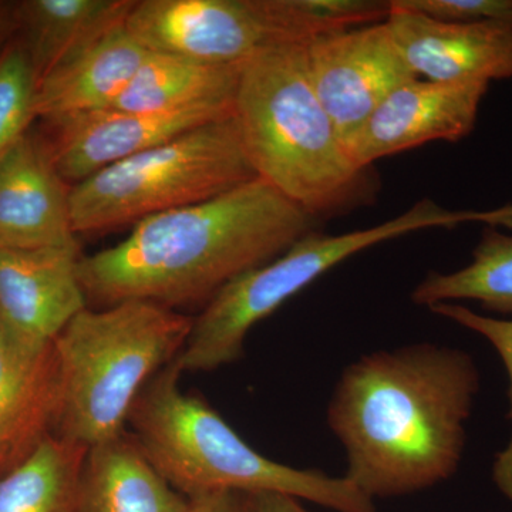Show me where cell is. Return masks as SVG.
I'll return each instance as SVG.
<instances>
[{"mask_svg":"<svg viewBox=\"0 0 512 512\" xmlns=\"http://www.w3.org/2000/svg\"><path fill=\"white\" fill-rule=\"evenodd\" d=\"M480 372L464 350L407 346L350 363L328 407L348 456L346 478L366 497H404L457 473Z\"/></svg>","mask_w":512,"mask_h":512,"instance_id":"obj_1","label":"cell"},{"mask_svg":"<svg viewBox=\"0 0 512 512\" xmlns=\"http://www.w3.org/2000/svg\"><path fill=\"white\" fill-rule=\"evenodd\" d=\"M319 220L262 178L133 225L116 247L82 256L87 301L204 306L232 279L274 261Z\"/></svg>","mask_w":512,"mask_h":512,"instance_id":"obj_2","label":"cell"},{"mask_svg":"<svg viewBox=\"0 0 512 512\" xmlns=\"http://www.w3.org/2000/svg\"><path fill=\"white\" fill-rule=\"evenodd\" d=\"M305 45L266 50L242 63L234 119L256 177L316 220L376 200L375 167L353 161L313 90Z\"/></svg>","mask_w":512,"mask_h":512,"instance_id":"obj_3","label":"cell"},{"mask_svg":"<svg viewBox=\"0 0 512 512\" xmlns=\"http://www.w3.org/2000/svg\"><path fill=\"white\" fill-rule=\"evenodd\" d=\"M174 360L140 393L127 426L148 461L185 498L279 493L336 512H379L346 477L299 470L262 456L200 396L181 389Z\"/></svg>","mask_w":512,"mask_h":512,"instance_id":"obj_4","label":"cell"},{"mask_svg":"<svg viewBox=\"0 0 512 512\" xmlns=\"http://www.w3.org/2000/svg\"><path fill=\"white\" fill-rule=\"evenodd\" d=\"M192 322L147 301L80 312L55 340L62 377L56 436L87 448L121 436L144 387L180 355Z\"/></svg>","mask_w":512,"mask_h":512,"instance_id":"obj_5","label":"cell"},{"mask_svg":"<svg viewBox=\"0 0 512 512\" xmlns=\"http://www.w3.org/2000/svg\"><path fill=\"white\" fill-rule=\"evenodd\" d=\"M466 212L447 210L424 198L375 227L345 234L313 231L268 264L232 279L194 318L190 336L174 360L181 373L212 372L244 352L249 330L278 311L292 296L346 259L392 239L434 228H456Z\"/></svg>","mask_w":512,"mask_h":512,"instance_id":"obj_6","label":"cell"},{"mask_svg":"<svg viewBox=\"0 0 512 512\" xmlns=\"http://www.w3.org/2000/svg\"><path fill=\"white\" fill-rule=\"evenodd\" d=\"M382 12L375 0H136L126 28L148 52L242 64L275 47L376 23Z\"/></svg>","mask_w":512,"mask_h":512,"instance_id":"obj_7","label":"cell"},{"mask_svg":"<svg viewBox=\"0 0 512 512\" xmlns=\"http://www.w3.org/2000/svg\"><path fill=\"white\" fill-rule=\"evenodd\" d=\"M234 114L70 187L74 232H103L212 200L255 180Z\"/></svg>","mask_w":512,"mask_h":512,"instance_id":"obj_8","label":"cell"},{"mask_svg":"<svg viewBox=\"0 0 512 512\" xmlns=\"http://www.w3.org/2000/svg\"><path fill=\"white\" fill-rule=\"evenodd\" d=\"M305 55L313 90L346 146L389 94L419 79L386 20L316 36Z\"/></svg>","mask_w":512,"mask_h":512,"instance_id":"obj_9","label":"cell"},{"mask_svg":"<svg viewBox=\"0 0 512 512\" xmlns=\"http://www.w3.org/2000/svg\"><path fill=\"white\" fill-rule=\"evenodd\" d=\"M490 83L414 79L397 87L348 143L359 167L433 141L457 143L470 136Z\"/></svg>","mask_w":512,"mask_h":512,"instance_id":"obj_10","label":"cell"},{"mask_svg":"<svg viewBox=\"0 0 512 512\" xmlns=\"http://www.w3.org/2000/svg\"><path fill=\"white\" fill-rule=\"evenodd\" d=\"M232 114L234 110L214 107L173 113L110 107L49 121L53 136L46 144L57 173L73 187L110 165Z\"/></svg>","mask_w":512,"mask_h":512,"instance_id":"obj_11","label":"cell"},{"mask_svg":"<svg viewBox=\"0 0 512 512\" xmlns=\"http://www.w3.org/2000/svg\"><path fill=\"white\" fill-rule=\"evenodd\" d=\"M386 23L419 79L487 83L512 79V22H439L393 0Z\"/></svg>","mask_w":512,"mask_h":512,"instance_id":"obj_12","label":"cell"},{"mask_svg":"<svg viewBox=\"0 0 512 512\" xmlns=\"http://www.w3.org/2000/svg\"><path fill=\"white\" fill-rule=\"evenodd\" d=\"M80 247L0 248V325L25 342H55L87 306Z\"/></svg>","mask_w":512,"mask_h":512,"instance_id":"obj_13","label":"cell"},{"mask_svg":"<svg viewBox=\"0 0 512 512\" xmlns=\"http://www.w3.org/2000/svg\"><path fill=\"white\" fill-rule=\"evenodd\" d=\"M62 377L55 342H25L0 325V477L56 436Z\"/></svg>","mask_w":512,"mask_h":512,"instance_id":"obj_14","label":"cell"},{"mask_svg":"<svg viewBox=\"0 0 512 512\" xmlns=\"http://www.w3.org/2000/svg\"><path fill=\"white\" fill-rule=\"evenodd\" d=\"M69 194L47 144L26 134L0 160V248L79 247Z\"/></svg>","mask_w":512,"mask_h":512,"instance_id":"obj_15","label":"cell"},{"mask_svg":"<svg viewBox=\"0 0 512 512\" xmlns=\"http://www.w3.org/2000/svg\"><path fill=\"white\" fill-rule=\"evenodd\" d=\"M148 50L126 28L114 26L57 64L37 83L36 113L46 121L114 106Z\"/></svg>","mask_w":512,"mask_h":512,"instance_id":"obj_16","label":"cell"},{"mask_svg":"<svg viewBox=\"0 0 512 512\" xmlns=\"http://www.w3.org/2000/svg\"><path fill=\"white\" fill-rule=\"evenodd\" d=\"M187 505L130 431L87 450L74 512H185Z\"/></svg>","mask_w":512,"mask_h":512,"instance_id":"obj_17","label":"cell"},{"mask_svg":"<svg viewBox=\"0 0 512 512\" xmlns=\"http://www.w3.org/2000/svg\"><path fill=\"white\" fill-rule=\"evenodd\" d=\"M241 66L148 52L113 107L138 113H173L205 107L234 110Z\"/></svg>","mask_w":512,"mask_h":512,"instance_id":"obj_18","label":"cell"},{"mask_svg":"<svg viewBox=\"0 0 512 512\" xmlns=\"http://www.w3.org/2000/svg\"><path fill=\"white\" fill-rule=\"evenodd\" d=\"M134 0H23L16 2L20 40L37 83L66 57L126 22Z\"/></svg>","mask_w":512,"mask_h":512,"instance_id":"obj_19","label":"cell"},{"mask_svg":"<svg viewBox=\"0 0 512 512\" xmlns=\"http://www.w3.org/2000/svg\"><path fill=\"white\" fill-rule=\"evenodd\" d=\"M89 448L52 436L0 477V512H74Z\"/></svg>","mask_w":512,"mask_h":512,"instance_id":"obj_20","label":"cell"},{"mask_svg":"<svg viewBox=\"0 0 512 512\" xmlns=\"http://www.w3.org/2000/svg\"><path fill=\"white\" fill-rule=\"evenodd\" d=\"M416 305L480 302L488 312L512 318V235L485 227L471 264L451 274L431 271L412 292Z\"/></svg>","mask_w":512,"mask_h":512,"instance_id":"obj_21","label":"cell"},{"mask_svg":"<svg viewBox=\"0 0 512 512\" xmlns=\"http://www.w3.org/2000/svg\"><path fill=\"white\" fill-rule=\"evenodd\" d=\"M37 76L16 36L0 55V160L29 133L36 119Z\"/></svg>","mask_w":512,"mask_h":512,"instance_id":"obj_22","label":"cell"},{"mask_svg":"<svg viewBox=\"0 0 512 512\" xmlns=\"http://www.w3.org/2000/svg\"><path fill=\"white\" fill-rule=\"evenodd\" d=\"M430 311L441 318L451 320L457 325L468 330H473L477 335L483 336L497 350L507 370L510 389V412L508 420L512 423V318H495V316H484L474 312L473 309L461 305V303H439L431 306ZM493 480L501 491L512 503V431L510 441L503 451L497 454L493 464Z\"/></svg>","mask_w":512,"mask_h":512,"instance_id":"obj_23","label":"cell"},{"mask_svg":"<svg viewBox=\"0 0 512 512\" xmlns=\"http://www.w3.org/2000/svg\"><path fill=\"white\" fill-rule=\"evenodd\" d=\"M421 15L446 23L512 22V0H400Z\"/></svg>","mask_w":512,"mask_h":512,"instance_id":"obj_24","label":"cell"},{"mask_svg":"<svg viewBox=\"0 0 512 512\" xmlns=\"http://www.w3.org/2000/svg\"><path fill=\"white\" fill-rule=\"evenodd\" d=\"M185 512H255L251 495L238 491H217L188 498Z\"/></svg>","mask_w":512,"mask_h":512,"instance_id":"obj_25","label":"cell"},{"mask_svg":"<svg viewBox=\"0 0 512 512\" xmlns=\"http://www.w3.org/2000/svg\"><path fill=\"white\" fill-rule=\"evenodd\" d=\"M251 495L255 512H309L301 500L279 493H256Z\"/></svg>","mask_w":512,"mask_h":512,"instance_id":"obj_26","label":"cell"},{"mask_svg":"<svg viewBox=\"0 0 512 512\" xmlns=\"http://www.w3.org/2000/svg\"><path fill=\"white\" fill-rule=\"evenodd\" d=\"M19 23L16 2L0 0V55L6 46L18 36Z\"/></svg>","mask_w":512,"mask_h":512,"instance_id":"obj_27","label":"cell"}]
</instances>
